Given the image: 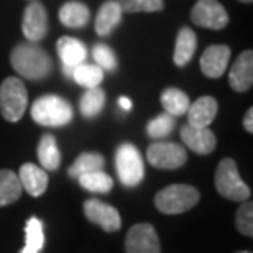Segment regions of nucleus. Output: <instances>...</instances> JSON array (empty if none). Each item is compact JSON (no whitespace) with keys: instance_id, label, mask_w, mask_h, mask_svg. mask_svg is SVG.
Masks as SVG:
<instances>
[{"instance_id":"23","label":"nucleus","mask_w":253,"mask_h":253,"mask_svg":"<svg viewBox=\"0 0 253 253\" xmlns=\"http://www.w3.org/2000/svg\"><path fill=\"white\" fill-rule=\"evenodd\" d=\"M18 174L12 169H0V207L13 204L22 196Z\"/></svg>"},{"instance_id":"25","label":"nucleus","mask_w":253,"mask_h":253,"mask_svg":"<svg viewBox=\"0 0 253 253\" xmlns=\"http://www.w3.org/2000/svg\"><path fill=\"white\" fill-rule=\"evenodd\" d=\"M25 235L27 242L20 253H40L44 247V232H43V222L38 217H30L25 227Z\"/></svg>"},{"instance_id":"20","label":"nucleus","mask_w":253,"mask_h":253,"mask_svg":"<svg viewBox=\"0 0 253 253\" xmlns=\"http://www.w3.org/2000/svg\"><path fill=\"white\" fill-rule=\"evenodd\" d=\"M90 10L87 5L71 0L59 8V22L68 28H83L89 23Z\"/></svg>"},{"instance_id":"28","label":"nucleus","mask_w":253,"mask_h":253,"mask_svg":"<svg viewBox=\"0 0 253 253\" xmlns=\"http://www.w3.org/2000/svg\"><path fill=\"white\" fill-rule=\"evenodd\" d=\"M78 181L85 191L97 192V194H105V192H110L114 188V179L107 173H104L102 169L79 176Z\"/></svg>"},{"instance_id":"27","label":"nucleus","mask_w":253,"mask_h":253,"mask_svg":"<svg viewBox=\"0 0 253 253\" xmlns=\"http://www.w3.org/2000/svg\"><path fill=\"white\" fill-rule=\"evenodd\" d=\"M104 104H105L104 89H100V87L87 89V92L81 97V102H79L81 114H83V117L85 119H94L102 112Z\"/></svg>"},{"instance_id":"18","label":"nucleus","mask_w":253,"mask_h":253,"mask_svg":"<svg viewBox=\"0 0 253 253\" xmlns=\"http://www.w3.org/2000/svg\"><path fill=\"white\" fill-rule=\"evenodd\" d=\"M122 13L124 12L119 7L117 0H107L105 3H102L97 17H95V33L99 37H109L120 23Z\"/></svg>"},{"instance_id":"8","label":"nucleus","mask_w":253,"mask_h":253,"mask_svg":"<svg viewBox=\"0 0 253 253\" xmlns=\"http://www.w3.org/2000/svg\"><path fill=\"white\" fill-rule=\"evenodd\" d=\"M191 20L201 28L224 30L229 25V13L219 0H197L191 8Z\"/></svg>"},{"instance_id":"21","label":"nucleus","mask_w":253,"mask_h":253,"mask_svg":"<svg viewBox=\"0 0 253 253\" xmlns=\"http://www.w3.org/2000/svg\"><path fill=\"white\" fill-rule=\"evenodd\" d=\"M38 160L44 171H56L61 165V153H59L56 138L53 135H43L38 143Z\"/></svg>"},{"instance_id":"5","label":"nucleus","mask_w":253,"mask_h":253,"mask_svg":"<svg viewBox=\"0 0 253 253\" xmlns=\"http://www.w3.org/2000/svg\"><path fill=\"white\" fill-rule=\"evenodd\" d=\"M28 105V92L20 78H7L0 85V112L7 122H18Z\"/></svg>"},{"instance_id":"6","label":"nucleus","mask_w":253,"mask_h":253,"mask_svg":"<svg viewBox=\"0 0 253 253\" xmlns=\"http://www.w3.org/2000/svg\"><path fill=\"white\" fill-rule=\"evenodd\" d=\"M115 168L120 183L128 188L138 186L145 178V163L138 148L131 143H122L115 151Z\"/></svg>"},{"instance_id":"17","label":"nucleus","mask_w":253,"mask_h":253,"mask_svg":"<svg viewBox=\"0 0 253 253\" xmlns=\"http://www.w3.org/2000/svg\"><path fill=\"white\" fill-rule=\"evenodd\" d=\"M217 109H219V104H217V100L214 97H211V95L199 97L194 104L189 105L188 112H186L188 114V125L209 126L214 122Z\"/></svg>"},{"instance_id":"15","label":"nucleus","mask_w":253,"mask_h":253,"mask_svg":"<svg viewBox=\"0 0 253 253\" xmlns=\"http://www.w3.org/2000/svg\"><path fill=\"white\" fill-rule=\"evenodd\" d=\"M229 84L235 92H247L253 84V53L245 49L235 59L229 73Z\"/></svg>"},{"instance_id":"31","label":"nucleus","mask_w":253,"mask_h":253,"mask_svg":"<svg viewBox=\"0 0 253 253\" xmlns=\"http://www.w3.org/2000/svg\"><path fill=\"white\" fill-rule=\"evenodd\" d=\"M235 225L240 234L247 237L253 235V204L252 201H244L235 215Z\"/></svg>"},{"instance_id":"16","label":"nucleus","mask_w":253,"mask_h":253,"mask_svg":"<svg viewBox=\"0 0 253 253\" xmlns=\"http://www.w3.org/2000/svg\"><path fill=\"white\" fill-rule=\"evenodd\" d=\"M18 179L22 184V189H25L30 196L40 197L44 194L48 188V173L40 166L33 163H25L18 171Z\"/></svg>"},{"instance_id":"24","label":"nucleus","mask_w":253,"mask_h":253,"mask_svg":"<svg viewBox=\"0 0 253 253\" xmlns=\"http://www.w3.org/2000/svg\"><path fill=\"white\" fill-rule=\"evenodd\" d=\"M105 165V158L100 153H92V151H87V153L79 155L73 166L68 169V173L71 178L78 179L79 176L87 174V173H94V171H100Z\"/></svg>"},{"instance_id":"22","label":"nucleus","mask_w":253,"mask_h":253,"mask_svg":"<svg viewBox=\"0 0 253 253\" xmlns=\"http://www.w3.org/2000/svg\"><path fill=\"white\" fill-rule=\"evenodd\" d=\"M161 105H163L166 114H169L171 117L176 119L188 112L191 100L188 97V94L183 92L181 89L168 87L161 92Z\"/></svg>"},{"instance_id":"1","label":"nucleus","mask_w":253,"mask_h":253,"mask_svg":"<svg viewBox=\"0 0 253 253\" xmlns=\"http://www.w3.org/2000/svg\"><path fill=\"white\" fill-rule=\"evenodd\" d=\"M12 68L25 79L42 81L51 73L53 61L38 43H20L10 54Z\"/></svg>"},{"instance_id":"29","label":"nucleus","mask_w":253,"mask_h":253,"mask_svg":"<svg viewBox=\"0 0 253 253\" xmlns=\"http://www.w3.org/2000/svg\"><path fill=\"white\" fill-rule=\"evenodd\" d=\"M174 124L176 120L174 117H171L169 114H161L158 117L151 119L148 125H146V133L151 138L158 140V138H165V136H168L171 131L174 128Z\"/></svg>"},{"instance_id":"33","label":"nucleus","mask_w":253,"mask_h":253,"mask_svg":"<svg viewBox=\"0 0 253 253\" xmlns=\"http://www.w3.org/2000/svg\"><path fill=\"white\" fill-rule=\"evenodd\" d=\"M244 126H245V130L249 131V133H252V131H253V109L252 107L247 110V114L244 117Z\"/></svg>"},{"instance_id":"14","label":"nucleus","mask_w":253,"mask_h":253,"mask_svg":"<svg viewBox=\"0 0 253 253\" xmlns=\"http://www.w3.org/2000/svg\"><path fill=\"white\" fill-rule=\"evenodd\" d=\"M230 61V48L225 44H212L206 48L201 56V71L202 74L211 79L220 78L225 73Z\"/></svg>"},{"instance_id":"34","label":"nucleus","mask_w":253,"mask_h":253,"mask_svg":"<svg viewBox=\"0 0 253 253\" xmlns=\"http://www.w3.org/2000/svg\"><path fill=\"white\" fill-rule=\"evenodd\" d=\"M119 105L122 107L124 110H130L131 109V100L128 97H120L119 99Z\"/></svg>"},{"instance_id":"3","label":"nucleus","mask_w":253,"mask_h":253,"mask_svg":"<svg viewBox=\"0 0 253 253\" xmlns=\"http://www.w3.org/2000/svg\"><path fill=\"white\" fill-rule=\"evenodd\" d=\"M201 199L199 191L189 184H171L155 196L156 209L163 214H183L192 209Z\"/></svg>"},{"instance_id":"36","label":"nucleus","mask_w":253,"mask_h":253,"mask_svg":"<svg viewBox=\"0 0 253 253\" xmlns=\"http://www.w3.org/2000/svg\"><path fill=\"white\" fill-rule=\"evenodd\" d=\"M237 253H252L250 250H240V252H237Z\"/></svg>"},{"instance_id":"12","label":"nucleus","mask_w":253,"mask_h":253,"mask_svg":"<svg viewBox=\"0 0 253 253\" xmlns=\"http://www.w3.org/2000/svg\"><path fill=\"white\" fill-rule=\"evenodd\" d=\"M183 143L197 155H209L215 150L217 138L209 126H181Z\"/></svg>"},{"instance_id":"9","label":"nucleus","mask_w":253,"mask_h":253,"mask_svg":"<svg viewBox=\"0 0 253 253\" xmlns=\"http://www.w3.org/2000/svg\"><path fill=\"white\" fill-rule=\"evenodd\" d=\"M125 253H161L160 239L151 224H135L125 237Z\"/></svg>"},{"instance_id":"13","label":"nucleus","mask_w":253,"mask_h":253,"mask_svg":"<svg viewBox=\"0 0 253 253\" xmlns=\"http://www.w3.org/2000/svg\"><path fill=\"white\" fill-rule=\"evenodd\" d=\"M56 49H58L59 59H61V63H63V71L68 78L73 76V71L78 68L79 64H83L85 61V56H87V48H85V44L71 37L59 38Z\"/></svg>"},{"instance_id":"10","label":"nucleus","mask_w":253,"mask_h":253,"mask_svg":"<svg viewBox=\"0 0 253 253\" xmlns=\"http://www.w3.org/2000/svg\"><path fill=\"white\" fill-rule=\"evenodd\" d=\"M22 33L30 43H38L48 33V13L42 2L33 0L25 8L22 20Z\"/></svg>"},{"instance_id":"30","label":"nucleus","mask_w":253,"mask_h":253,"mask_svg":"<svg viewBox=\"0 0 253 253\" xmlns=\"http://www.w3.org/2000/svg\"><path fill=\"white\" fill-rule=\"evenodd\" d=\"M124 13L160 12L165 8V0H117Z\"/></svg>"},{"instance_id":"2","label":"nucleus","mask_w":253,"mask_h":253,"mask_svg":"<svg viewBox=\"0 0 253 253\" xmlns=\"http://www.w3.org/2000/svg\"><path fill=\"white\" fill-rule=\"evenodd\" d=\"M73 107L66 99L54 94L42 95L32 105V119L43 126H63L73 120Z\"/></svg>"},{"instance_id":"4","label":"nucleus","mask_w":253,"mask_h":253,"mask_svg":"<svg viewBox=\"0 0 253 253\" xmlns=\"http://www.w3.org/2000/svg\"><path fill=\"white\" fill-rule=\"evenodd\" d=\"M215 189L229 201L244 202L250 199L252 191L240 178L237 163L232 158H224L215 171Z\"/></svg>"},{"instance_id":"11","label":"nucleus","mask_w":253,"mask_h":253,"mask_svg":"<svg viewBox=\"0 0 253 253\" xmlns=\"http://www.w3.org/2000/svg\"><path fill=\"white\" fill-rule=\"evenodd\" d=\"M84 215L92 224L102 227L105 232H117L122 227V219L115 207L105 204L100 199H87L84 202Z\"/></svg>"},{"instance_id":"19","label":"nucleus","mask_w":253,"mask_h":253,"mask_svg":"<svg viewBox=\"0 0 253 253\" xmlns=\"http://www.w3.org/2000/svg\"><path fill=\"white\" fill-rule=\"evenodd\" d=\"M196 48H197L196 33L188 27L181 28L178 37H176V44H174V54H173L174 64L179 66V68L188 64L192 59V56H194Z\"/></svg>"},{"instance_id":"26","label":"nucleus","mask_w":253,"mask_h":253,"mask_svg":"<svg viewBox=\"0 0 253 253\" xmlns=\"http://www.w3.org/2000/svg\"><path fill=\"white\" fill-rule=\"evenodd\" d=\"M71 78L76 81V84L83 85L85 89L99 87V84L104 81V69L99 68L97 64L83 63L73 71V76H71Z\"/></svg>"},{"instance_id":"35","label":"nucleus","mask_w":253,"mask_h":253,"mask_svg":"<svg viewBox=\"0 0 253 253\" xmlns=\"http://www.w3.org/2000/svg\"><path fill=\"white\" fill-rule=\"evenodd\" d=\"M239 2H242V3H252L253 0H239Z\"/></svg>"},{"instance_id":"32","label":"nucleus","mask_w":253,"mask_h":253,"mask_svg":"<svg viewBox=\"0 0 253 253\" xmlns=\"http://www.w3.org/2000/svg\"><path fill=\"white\" fill-rule=\"evenodd\" d=\"M92 56L99 68L107 69V71H114L117 68V58H115V53L107 46V44H95L92 49Z\"/></svg>"},{"instance_id":"7","label":"nucleus","mask_w":253,"mask_h":253,"mask_svg":"<svg viewBox=\"0 0 253 253\" xmlns=\"http://www.w3.org/2000/svg\"><path fill=\"white\" fill-rule=\"evenodd\" d=\"M146 160L151 166L158 169H178L186 165L188 153L186 148L178 143H166L158 141L148 146L146 150Z\"/></svg>"}]
</instances>
